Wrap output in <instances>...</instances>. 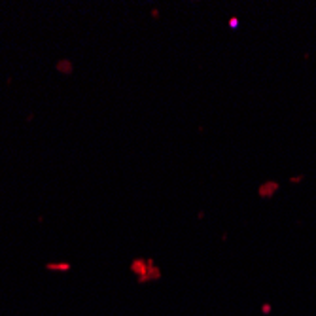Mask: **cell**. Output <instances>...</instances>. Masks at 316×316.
<instances>
[{
    "label": "cell",
    "instance_id": "cell-1",
    "mask_svg": "<svg viewBox=\"0 0 316 316\" xmlns=\"http://www.w3.org/2000/svg\"><path fill=\"white\" fill-rule=\"evenodd\" d=\"M277 192H278V184L277 182H267V184H263V186L258 190V195L261 197V199H269V197H273Z\"/></svg>",
    "mask_w": 316,
    "mask_h": 316
},
{
    "label": "cell",
    "instance_id": "cell-2",
    "mask_svg": "<svg viewBox=\"0 0 316 316\" xmlns=\"http://www.w3.org/2000/svg\"><path fill=\"white\" fill-rule=\"evenodd\" d=\"M57 70L65 72V74H72V72H74V68H72V63H70V61H59Z\"/></svg>",
    "mask_w": 316,
    "mask_h": 316
},
{
    "label": "cell",
    "instance_id": "cell-3",
    "mask_svg": "<svg viewBox=\"0 0 316 316\" xmlns=\"http://www.w3.org/2000/svg\"><path fill=\"white\" fill-rule=\"evenodd\" d=\"M229 27H231V29H239V19H237V17H231V19H229Z\"/></svg>",
    "mask_w": 316,
    "mask_h": 316
}]
</instances>
